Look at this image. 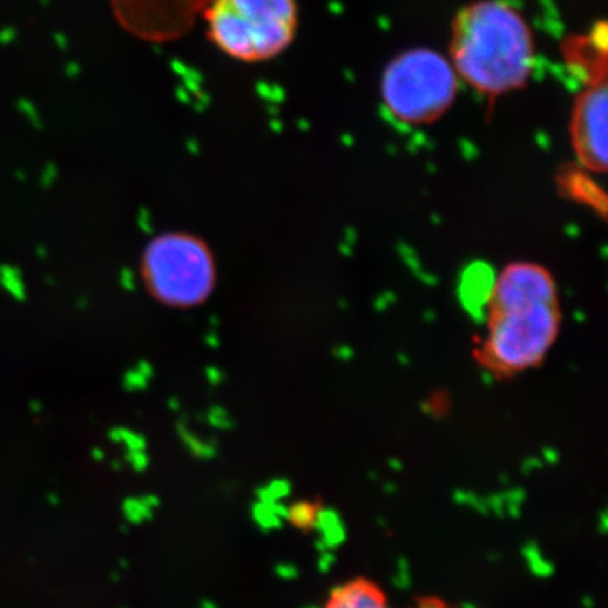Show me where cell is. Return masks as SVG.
Wrapping results in <instances>:
<instances>
[{
  "instance_id": "1",
  "label": "cell",
  "mask_w": 608,
  "mask_h": 608,
  "mask_svg": "<svg viewBox=\"0 0 608 608\" xmlns=\"http://www.w3.org/2000/svg\"><path fill=\"white\" fill-rule=\"evenodd\" d=\"M450 63L478 93L506 95L522 88L534 68V37L527 20L504 0H478L454 18Z\"/></svg>"
},
{
  "instance_id": "2",
  "label": "cell",
  "mask_w": 608,
  "mask_h": 608,
  "mask_svg": "<svg viewBox=\"0 0 608 608\" xmlns=\"http://www.w3.org/2000/svg\"><path fill=\"white\" fill-rule=\"evenodd\" d=\"M201 18L215 46L243 63L279 56L297 31L296 0H210Z\"/></svg>"
},
{
  "instance_id": "3",
  "label": "cell",
  "mask_w": 608,
  "mask_h": 608,
  "mask_svg": "<svg viewBox=\"0 0 608 608\" xmlns=\"http://www.w3.org/2000/svg\"><path fill=\"white\" fill-rule=\"evenodd\" d=\"M460 78L441 53L414 48L386 66L380 97L391 117L405 126H424L452 109Z\"/></svg>"
},
{
  "instance_id": "4",
  "label": "cell",
  "mask_w": 608,
  "mask_h": 608,
  "mask_svg": "<svg viewBox=\"0 0 608 608\" xmlns=\"http://www.w3.org/2000/svg\"><path fill=\"white\" fill-rule=\"evenodd\" d=\"M558 303L490 309L483 358L499 374H517L539 365L560 335Z\"/></svg>"
},
{
  "instance_id": "5",
  "label": "cell",
  "mask_w": 608,
  "mask_h": 608,
  "mask_svg": "<svg viewBox=\"0 0 608 608\" xmlns=\"http://www.w3.org/2000/svg\"><path fill=\"white\" fill-rule=\"evenodd\" d=\"M144 266L154 295L169 304H198L213 289L212 255L196 238L166 235L154 240Z\"/></svg>"
},
{
  "instance_id": "6",
  "label": "cell",
  "mask_w": 608,
  "mask_h": 608,
  "mask_svg": "<svg viewBox=\"0 0 608 608\" xmlns=\"http://www.w3.org/2000/svg\"><path fill=\"white\" fill-rule=\"evenodd\" d=\"M210 0H109L119 26L147 43H169L196 24Z\"/></svg>"
},
{
  "instance_id": "7",
  "label": "cell",
  "mask_w": 608,
  "mask_h": 608,
  "mask_svg": "<svg viewBox=\"0 0 608 608\" xmlns=\"http://www.w3.org/2000/svg\"><path fill=\"white\" fill-rule=\"evenodd\" d=\"M607 80L588 81L574 103L572 140L583 166L595 173L607 169Z\"/></svg>"
},
{
  "instance_id": "8",
  "label": "cell",
  "mask_w": 608,
  "mask_h": 608,
  "mask_svg": "<svg viewBox=\"0 0 608 608\" xmlns=\"http://www.w3.org/2000/svg\"><path fill=\"white\" fill-rule=\"evenodd\" d=\"M490 309L558 303L554 277L534 262H515L504 269L489 291Z\"/></svg>"
},
{
  "instance_id": "9",
  "label": "cell",
  "mask_w": 608,
  "mask_h": 608,
  "mask_svg": "<svg viewBox=\"0 0 608 608\" xmlns=\"http://www.w3.org/2000/svg\"><path fill=\"white\" fill-rule=\"evenodd\" d=\"M326 608H389L386 598L369 581H351L338 588Z\"/></svg>"
},
{
  "instance_id": "10",
  "label": "cell",
  "mask_w": 608,
  "mask_h": 608,
  "mask_svg": "<svg viewBox=\"0 0 608 608\" xmlns=\"http://www.w3.org/2000/svg\"><path fill=\"white\" fill-rule=\"evenodd\" d=\"M152 377H154V367H152V363L147 362V360H140L134 369L126 372L122 386L127 392L146 391Z\"/></svg>"
},
{
  "instance_id": "11",
  "label": "cell",
  "mask_w": 608,
  "mask_h": 608,
  "mask_svg": "<svg viewBox=\"0 0 608 608\" xmlns=\"http://www.w3.org/2000/svg\"><path fill=\"white\" fill-rule=\"evenodd\" d=\"M0 286L9 292L11 297H14L15 301H24L26 299L27 292L26 286H24L22 276L20 271L14 266H0Z\"/></svg>"
},
{
  "instance_id": "12",
  "label": "cell",
  "mask_w": 608,
  "mask_h": 608,
  "mask_svg": "<svg viewBox=\"0 0 608 608\" xmlns=\"http://www.w3.org/2000/svg\"><path fill=\"white\" fill-rule=\"evenodd\" d=\"M137 227L142 234L151 235L154 231V218L147 208H140L137 213Z\"/></svg>"
},
{
  "instance_id": "13",
  "label": "cell",
  "mask_w": 608,
  "mask_h": 608,
  "mask_svg": "<svg viewBox=\"0 0 608 608\" xmlns=\"http://www.w3.org/2000/svg\"><path fill=\"white\" fill-rule=\"evenodd\" d=\"M58 181V169L55 164H48L46 168H44V171L41 173L39 176V184L43 186L44 189H49L53 184H55Z\"/></svg>"
},
{
  "instance_id": "14",
  "label": "cell",
  "mask_w": 608,
  "mask_h": 608,
  "mask_svg": "<svg viewBox=\"0 0 608 608\" xmlns=\"http://www.w3.org/2000/svg\"><path fill=\"white\" fill-rule=\"evenodd\" d=\"M119 283L122 289H126V291H135L137 289V284H135V276L134 272L130 271V269H122L119 274Z\"/></svg>"
},
{
  "instance_id": "15",
  "label": "cell",
  "mask_w": 608,
  "mask_h": 608,
  "mask_svg": "<svg viewBox=\"0 0 608 608\" xmlns=\"http://www.w3.org/2000/svg\"><path fill=\"white\" fill-rule=\"evenodd\" d=\"M206 375H208V380L212 384L220 382V372L215 370V369H206Z\"/></svg>"
},
{
  "instance_id": "16",
  "label": "cell",
  "mask_w": 608,
  "mask_h": 608,
  "mask_svg": "<svg viewBox=\"0 0 608 608\" xmlns=\"http://www.w3.org/2000/svg\"><path fill=\"white\" fill-rule=\"evenodd\" d=\"M36 255H37V259H41V260H44L48 257V252H46V249H44V247H37V250H36Z\"/></svg>"
},
{
  "instance_id": "17",
  "label": "cell",
  "mask_w": 608,
  "mask_h": 608,
  "mask_svg": "<svg viewBox=\"0 0 608 608\" xmlns=\"http://www.w3.org/2000/svg\"><path fill=\"white\" fill-rule=\"evenodd\" d=\"M31 409H32V411H41V409H43V404H41L39 400H32Z\"/></svg>"
},
{
  "instance_id": "18",
  "label": "cell",
  "mask_w": 608,
  "mask_h": 608,
  "mask_svg": "<svg viewBox=\"0 0 608 608\" xmlns=\"http://www.w3.org/2000/svg\"><path fill=\"white\" fill-rule=\"evenodd\" d=\"M86 304H88V299H86V297H80V299H78V308L80 309H85Z\"/></svg>"
},
{
  "instance_id": "19",
  "label": "cell",
  "mask_w": 608,
  "mask_h": 608,
  "mask_svg": "<svg viewBox=\"0 0 608 608\" xmlns=\"http://www.w3.org/2000/svg\"><path fill=\"white\" fill-rule=\"evenodd\" d=\"M169 404H171V409H176V411L180 409V400L177 399H171L169 400Z\"/></svg>"
},
{
  "instance_id": "20",
  "label": "cell",
  "mask_w": 608,
  "mask_h": 608,
  "mask_svg": "<svg viewBox=\"0 0 608 608\" xmlns=\"http://www.w3.org/2000/svg\"><path fill=\"white\" fill-rule=\"evenodd\" d=\"M15 180H18V181H26V180H27V176H26V175H24V173H22V171H19V173H18V175H15Z\"/></svg>"
}]
</instances>
